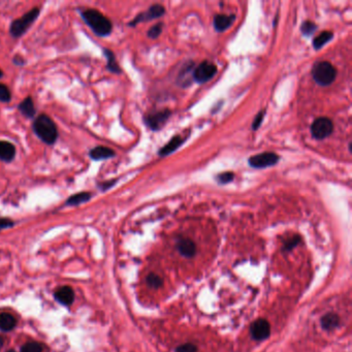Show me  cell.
Returning a JSON list of instances; mask_svg holds the SVG:
<instances>
[{
	"mask_svg": "<svg viewBox=\"0 0 352 352\" xmlns=\"http://www.w3.org/2000/svg\"><path fill=\"white\" fill-rule=\"evenodd\" d=\"M81 16L85 23L96 35L108 36L111 34L112 29H113L112 22L100 12L93 9H86L81 12Z\"/></svg>",
	"mask_w": 352,
	"mask_h": 352,
	"instance_id": "cell-1",
	"label": "cell"
},
{
	"mask_svg": "<svg viewBox=\"0 0 352 352\" xmlns=\"http://www.w3.org/2000/svg\"><path fill=\"white\" fill-rule=\"evenodd\" d=\"M33 131L37 138L48 145L53 144L58 139V130L53 120L47 115H39L33 122Z\"/></svg>",
	"mask_w": 352,
	"mask_h": 352,
	"instance_id": "cell-2",
	"label": "cell"
},
{
	"mask_svg": "<svg viewBox=\"0 0 352 352\" xmlns=\"http://www.w3.org/2000/svg\"><path fill=\"white\" fill-rule=\"evenodd\" d=\"M312 76L318 85L329 86L335 81L337 70L333 66L332 63L320 61L314 64L313 69H312Z\"/></svg>",
	"mask_w": 352,
	"mask_h": 352,
	"instance_id": "cell-3",
	"label": "cell"
},
{
	"mask_svg": "<svg viewBox=\"0 0 352 352\" xmlns=\"http://www.w3.org/2000/svg\"><path fill=\"white\" fill-rule=\"evenodd\" d=\"M38 16H39V9L38 7H33L31 11L24 15L22 18L15 20L12 23L10 28L11 35L15 38H18L25 34L29 27L37 19Z\"/></svg>",
	"mask_w": 352,
	"mask_h": 352,
	"instance_id": "cell-4",
	"label": "cell"
},
{
	"mask_svg": "<svg viewBox=\"0 0 352 352\" xmlns=\"http://www.w3.org/2000/svg\"><path fill=\"white\" fill-rule=\"evenodd\" d=\"M333 130L334 124L332 120L326 117L317 118L311 126V133L316 140L326 139L332 134Z\"/></svg>",
	"mask_w": 352,
	"mask_h": 352,
	"instance_id": "cell-5",
	"label": "cell"
},
{
	"mask_svg": "<svg viewBox=\"0 0 352 352\" xmlns=\"http://www.w3.org/2000/svg\"><path fill=\"white\" fill-rule=\"evenodd\" d=\"M279 159L280 157L274 152H265V153L251 156L248 162L254 169H266V167L275 165L279 161Z\"/></svg>",
	"mask_w": 352,
	"mask_h": 352,
	"instance_id": "cell-6",
	"label": "cell"
},
{
	"mask_svg": "<svg viewBox=\"0 0 352 352\" xmlns=\"http://www.w3.org/2000/svg\"><path fill=\"white\" fill-rule=\"evenodd\" d=\"M216 73H217V67L215 64L209 61H204L198 64L197 67L193 70V80L198 83H207L214 78Z\"/></svg>",
	"mask_w": 352,
	"mask_h": 352,
	"instance_id": "cell-7",
	"label": "cell"
},
{
	"mask_svg": "<svg viewBox=\"0 0 352 352\" xmlns=\"http://www.w3.org/2000/svg\"><path fill=\"white\" fill-rule=\"evenodd\" d=\"M171 111L170 110H162L154 112V113L149 114L145 117V123L149 126L152 130H159L162 128L165 122L171 117Z\"/></svg>",
	"mask_w": 352,
	"mask_h": 352,
	"instance_id": "cell-8",
	"label": "cell"
},
{
	"mask_svg": "<svg viewBox=\"0 0 352 352\" xmlns=\"http://www.w3.org/2000/svg\"><path fill=\"white\" fill-rule=\"evenodd\" d=\"M250 334L252 336V338L256 341L266 340L267 338H269V336L271 334L270 323L266 319L256 320V321H254L251 324Z\"/></svg>",
	"mask_w": 352,
	"mask_h": 352,
	"instance_id": "cell-9",
	"label": "cell"
},
{
	"mask_svg": "<svg viewBox=\"0 0 352 352\" xmlns=\"http://www.w3.org/2000/svg\"><path fill=\"white\" fill-rule=\"evenodd\" d=\"M164 13H165V10H164L163 5L154 4V5L150 6V9L147 12H144V13L138 15L137 17H135V19L132 22L129 23V25L130 26H135L137 24H139L141 22L150 21V20L159 18V17H161L162 15H164Z\"/></svg>",
	"mask_w": 352,
	"mask_h": 352,
	"instance_id": "cell-10",
	"label": "cell"
},
{
	"mask_svg": "<svg viewBox=\"0 0 352 352\" xmlns=\"http://www.w3.org/2000/svg\"><path fill=\"white\" fill-rule=\"evenodd\" d=\"M55 299L64 306H70L75 300V292L73 288L69 286L60 287L59 289L55 292Z\"/></svg>",
	"mask_w": 352,
	"mask_h": 352,
	"instance_id": "cell-11",
	"label": "cell"
},
{
	"mask_svg": "<svg viewBox=\"0 0 352 352\" xmlns=\"http://www.w3.org/2000/svg\"><path fill=\"white\" fill-rule=\"evenodd\" d=\"M177 249L181 255L185 257H192L195 255L196 246L190 239H181L177 243Z\"/></svg>",
	"mask_w": 352,
	"mask_h": 352,
	"instance_id": "cell-12",
	"label": "cell"
},
{
	"mask_svg": "<svg viewBox=\"0 0 352 352\" xmlns=\"http://www.w3.org/2000/svg\"><path fill=\"white\" fill-rule=\"evenodd\" d=\"M236 20V16L231 15V16H226V15H216L214 21H213V25L215 27V29L217 31H225L228 27L231 26Z\"/></svg>",
	"mask_w": 352,
	"mask_h": 352,
	"instance_id": "cell-13",
	"label": "cell"
},
{
	"mask_svg": "<svg viewBox=\"0 0 352 352\" xmlns=\"http://www.w3.org/2000/svg\"><path fill=\"white\" fill-rule=\"evenodd\" d=\"M116 155L115 151H113L112 149L108 148V147H103V146H98L93 148L90 152H89V156L91 159L95 160V161H99V160H105V159H109L114 157Z\"/></svg>",
	"mask_w": 352,
	"mask_h": 352,
	"instance_id": "cell-14",
	"label": "cell"
},
{
	"mask_svg": "<svg viewBox=\"0 0 352 352\" xmlns=\"http://www.w3.org/2000/svg\"><path fill=\"white\" fill-rule=\"evenodd\" d=\"M16 156V148L10 142H0V160L4 162H11Z\"/></svg>",
	"mask_w": 352,
	"mask_h": 352,
	"instance_id": "cell-15",
	"label": "cell"
},
{
	"mask_svg": "<svg viewBox=\"0 0 352 352\" xmlns=\"http://www.w3.org/2000/svg\"><path fill=\"white\" fill-rule=\"evenodd\" d=\"M183 143H184V140L180 137V135H176V137H174L169 143L166 144L165 146H163L161 149L159 150V152H158L159 156L164 157V156L172 154L173 152L177 150Z\"/></svg>",
	"mask_w": 352,
	"mask_h": 352,
	"instance_id": "cell-16",
	"label": "cell"
},
{
	"mask_svg": "<svg viewBox=\"0 0 352 352\" xmlns=\"http://www.w3.org/2000/svg\"><path fill=\"white\" fill-rule=\"evenodd\" d=\"M91 197H92V195L90 192L82 191V192H79V193H76L74 195L69 196L65 204H66V206H70V207L79 206V205H82V204L89 202Z\"/></svg>",
	"mask_w": 352,
	"mask_h": 352,
	"instance_id": "cell-17",
	"label": "cell"
},
{
	"mask_svg": "<svg viewBox=\"0 0 352 352\" xmlns=\"http://www.w3.org/2000/svg\"><path fill=\"white\" fill-rule=\"evenodd\" d=\"M340 318L337 314L329 313L321 318V326L325 331H333L339 326Z\"/></svg>",
	"mask_w": 352,
	"mask_h": 352,
	"instance_id": "cell-18",
	"label": "cell"
},
{
	"mask_svg": "<svg viewBox=\"0 0 352 352\" xmlns=\"http://www.w3.org/2000/svg\"><path fill=\"white\" fill-rule=\"evenodd\" d=\"M17 324V320L10 313L0 314V330L3 332H10Z\"/></svg>",
	"mask_w": 352,
	"mask_h": 352,
	"instance_id": "cell-19",
	"label": "cell"
},
{
	"mask_svg": "<svg viewBox=\"0 0 352 352\" xmlns=\"http://www.w3.org/2000/svg\"><path fill=\"white\" fill-rule=\"evenodd\" d=\"M18 109L21 113L27 118H34L35 113H36L33 101H32L31 97H27L24 99L19 105Z\"/></svg>",
	"mask_w": 352,
	"mask_h": 352,
	"instance_id": "cell-20",
	"label": "cell"
},
{
	"mask_svg": "<svg viewBox=\"0 0 352 352\" xmlns=\"http://www.w3.org/2000/svg\"><path fill=\"white\" fill-rule=\"evenodd\" d=\"M103 53H105V56H106L107 61H108L107 67L111 71V73H114V74H120V73H121V69H120V66L118 65V62L116 60L115 54L113 52H112L111 50H109V49H105Z\"/></svg>",
	"mask_w": 352,
	"mask_h": 352,
	"instance_id": "cell-21",
	"label": "cell"
},
{
	"mask_svg": "<svg viewBox=\"0 0 352 352\" xmlns=\"http://www.w3.org/2000/svg\"><path fill=\"white\" fill-rule=\"evenodd\" d=\"M333 37H334V34H333V32H331V31L321 32V33H320L318 36H316L314 38V41H313L314 49H316V50L321 49V48L325 44H327L331 41V39H333Z\"/></svg>",
	"mask_w": 352,
	"mask_h": 352,
	"instance_id": "cell-22",
	"label": "cell"
},
{
	"mask_svg": "<svg viewBox=\"0 0 352 352\" xmlns=\"http://www.w3.org/2000/svg\"><path fill=\"white\" fill-rule=\"evenodd\" d=\"M316 30H317L316 24L313 23V22H311V21H305L302 24V26H301L302 33L304 35H306V36L312 35Z\"/></svg>",
	"mask_w": 352,
	"mask_h": 352,
	"instance_id": "cell-23",
	"label": "cell"
},
{
	"mask_svg": "<svg viewBox=\"0 0 352 352\" xmlns=\"http://www.w3.org/2000/svg\"><path fill=\"white\" fill-rule=\"evenodd\" d=\"M147 283H148V285L150 287L159 288L160 286L162 285L163 280L161 278H160L158 275H156V274H150L147 277Z\"/></svg>",
	"mask_w": 352,
	"mask_h": 352,
	"instance_id": "cell-24",
	"label": "cell"
},
{
	"mask_svg": "<svg viewBox=\"0 0 352 352\" xmlns=\"http://www.w3.org/2000/svg\"><path fill=\"white\" fill-rule=\"evenodd\" d=\"M192 69V65H187V67L182 70V73L178 76V84H182L184 87L187 86V81H189L190 71Z\"/></svg>",
	"mask_w": 352,
	"mask_h": 352,
	"instance_id": "cell-25",
	"label": "cell"
},
{
	"mask_svg": "<svg viewBox=\"0 0 352 352\" xmlns=\"http://www.w3.org/2000/svg\"><path fill=\"white\" fill-rule=\"evenodd\" d=\"M21 352H43V348L41 344L36 342H29L21 348Z\"/></svg>",
	"mask_w": 352,
	"mask_h": 352,
	"instance_id": "cell-26",
	"label": "cell"
},
{
	"mask_svg": "<svg viewBox=\"0 0 352 352\" xmlns=\"http://www.w3.org/2000/svg\"><path fill=\"white\" fill-rule=\"evenodd\" d=\"M12 99V93L4 84H0V101L9 102Z\"/></svg>",
	"mask_w": 352,
	"mask_h": 352,
	"instance_id": "cell-27",
	"label": "cell"
},
{
	"mask_svg": "<svg viewBox=\"0 0 352 352\" xmlns=\"http://www.w3.org/2000/svg\"><path fill=\"white\" fill-rule=\"evenodd\" d=\"M234 179H235V175L231 172L219 174L217 177H216V181H217L219 184H227L233 181Z\"/></svg>",
	"mask_w": 352,
	"mask_h": 352,
	"instance_id": "cell-28",
	"label": "cell"
},
{
	"mask_svg": "<svg viewBox=\"0 0 352 352\" xmlns=\"http://www.w3.org/2000/svg\"><path fill=\"white\" fill-rule=\"evenodd\" d=\"M301 242V237L299 236H294L292 237L291 239L288 240V241H286L284 243V247H283V250L284 251H290L292 250L294 247H297Z\"/></svg>",
	"mask_w": 352,
	"mask_h": 352,
	"instance_id": "cell-29",
	"label": "cell"
},
{
	"mask_svg": "<svg viewBox=\"0 0 352 352\" xmlns=\"http://www.w3.org/2000/svg\"><path fill=\"white\" fill-rule=\"evenodd\" d=\"M162 31V24H156V25L152 26L148 31V36L150 38H157L160 34H161Z\"/></svg>",
	"mask_w": 352,
	"mask_h": 352,
	"instance_id": "cell-30",
	"label": "cell"
},
{
	"mask_svg": "<svg viewBox=\"0 0 352 352\" xmlns=\"http://www.w3.org/2000/svg\"><path fill=\"white\" fill-rule=\"evenodd\" d=\"M175 352H197V347L192 343H186L176 348Z\"/></svg>",
	"mask_w": 352,
	"mask_h": 352,
	"instance_id": "cell-31",
	"label": "cell"
},
{
	"mask_svg": "<svg viewBox=\"0 0 352 352\" xmlns=\"http://www.w3.org/2000/svg\"><path fill=\"white\" fill-rule=\"evenodd\" d=\"M265 115H266V111H261L257 114V116L255 117V119L253 120V123H252V129L253 130H257L258 129L259 126L261 125V123L263 121Z\"/></svg>",
	"mask_w": 352,
	"mask_h": 352,
	"instance_id": "cell-32",
	"label": "cell"
},
{
	"mask_svg": "<svg viewBox=\"0 0 352 352\" xmlns=\"http://www.w3.org/2000/svg\"><path fill=\"white\" fill-rule=\"evenodd\" d=\"M117 180H111V181H106V182H102L100 184H98V188L101 190V191H107L109 190L110 188L113 187L115 184H116Z\"/></svg>",
	"mask_w": 352,
	"mask_h": 352,
	"instance_id": "cell-33",
	"label": "cell"
},
{
	"mask_svg": "<svg viewBox=\"0 0 352 352\" xmlns=\"http://www.w3.org/2000/svg\"><path fill=\"white\" fill-rule=\"evenodd\" d=\"M14 225V221L9 218H0V229L10 228Z\"/></svg>",
	"mask_w": 352,
	"mask_h": 352,
	"instance_id": "cell-34",
	"label": "cell"
},
{
	"mask_svg": "<svg viewBox=\"0 0 352 352\" xmlns=\"http://www.w3.org/2000/svg\"><path fill=\"white\" fill-rule=\"evenodd\" d=\"M14 63L16 64V65L21 66V65H23L24 63H25V61H24L21 57H18V56H16V57L14 58Z\"/></svg>",
	"mask_w": 352,
	"mask_h": 352,
	"instance_id": "cell-35",
	"label": "cell"
},
{
	"mask_svg": "<svg viewBox=\"0 0 352 352\" xmlns=\"http://www.w3.org/2000/svg\"><path fill=\"white\" fill-rule=\"evenodd\" d=\"M3 342H4V339L0 336V348H1L3 346Z\"/></svg>",
	"mask_w": 352,
	"mask_h": 352,
	"instance_id": "cell-36",
	"label": "cell"
},
{
	"mask_svg": "<svg viewBox=\"0 0 352 352\" xmlns=\"http://www.w3.org/2000/svg\"><path fill=\"white\" fill-rule=\"evenodd\" d=\"M2 77H3V71L1 69H0V79H1Z\"/></svg>",
	"mask_w": 352,
	"mask_h": 352,
	"instance_id": "cell-37",
	"label": "cell"
},
{
	"mask_svg": "<svg viewBox=\"0 0 352 352\" xmlns=\"http://www.w3.org/2000/svg\"><path fill=\"white\" fill-rule=\"evenodd\" d=\"M6 352H16V351H15V350H13V349H11V350H7Z\"/></svg>",
	"mask_w": 352,
	"mask_h": 352,
	"instance_id": "cell-38",
	"label": "cell"
}]
</instances>
